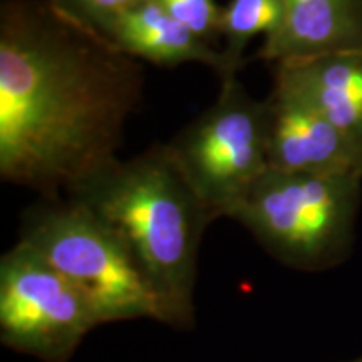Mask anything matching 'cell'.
<instances>
[{"label": "cell", "mask_w": 362, "mask_h": 362, "mask_svg": "<svg viewBox=\"0 0 362 362\" xmlns=\"http://www.w3.org/2000/svg\"><path fill=\"white\" fill-rule=\"evenodd\" d=\"M351 362H362V357H359V359H356V361H351Z\"/></svg>", "instance_id": "obj_14"}, {"label": "cell", "mask_w": 362, "mask_h": 362, "mask_svg": "<svg viewBox=\"0 0 362 362\" xmlns=\"http://www.w3.org/2000/svg\"><path fill=\"white\" fill-rule=\"evenodd\" d=\"M88 25L121 52L138 61L163 67L200 62L211 67L220 79L237 76L223 51H216L214 45L180 24L155 0H141Z\"/></svg>", "instance_id": "obj_8"}, {"label": "cell", "mask_w": 362, "mask_h": 362, "mask_svg": "<svg viewBox=\"0 0 362 362\" xmlns=\"http://www.w3.org/2000/svg\"><path fill=\"white\" fill-rule=\"evenodd\" d=\"M361 181L269 168L230 218L245 226L284 265L329 269L342 262L351 248Z\"/></svg>", "instance_id": "obj_3"}, {"label": "cell", "mask_w": 362, "mask_h": 362, "mask_svg": "<svg viewBox=\"0 0 362 362\" xmlns=\"http://www.w3.org/2000/svg\"><path fill=\"white\" fill-rule=\"evenodd\" d=\"M98 320L84 297L24 242L0 259V339L44 362H66Z\"/></svg>", "instance_id": "obj_6"}, {"label": "cell", "mask_w": 362, "mask_h": 362, "mask_svg": "<svg viewBox=\"0 0 362 362\" xmlns=\"http://www.w3.org/2000/svg\"><path fill=\"white\" fill-rule=\"evenodd\" d=\"M274 86L322 112L362 146V47L279 62Z\"/></svg>", "instance_id": "obj_10"}, {"label": "cell", "mask_w": 362, "mask_h": 362, "mask_svg": "<svg viewBox=\"0 0 362 362\" xmlns=\"http://www.w3.org/2000/svg\"><path fill=\"white\" fill-rule=\"evenodd\" d=\"M54 2L76 19L86 24H93L103 17L124 11L141 0H54Z\"/></svg>", "instance_id": "obj_13"}, {"label": "cell", "mask_w": 362, "mask_h": 362, "mask_svg": "<svg viewBox=\"0 0 362 362\" xmlns=\"http://www.w3.org/2000/svg\"><path fill=\"white\" fill-rule=\"evenodd\" d=\"M215 103L166 143L211 220L230 218L269 170V107L237 76L220 79Z\"/></svg>", "instance_id": "obj_5"}, {"label": "cell", "mask_w": 362, "mask_h": 362, "mask_svg": "<svg viewBox=\"0 0 362 362\" xmlns=\"http://www.w3.org/2000/svg\"><path fill=\"white\" fill-rule=\"evenodd\" d=\"M79 203L119 240L163 312V324L194 322L198 252L211 216L168 146L153 144L117 160L72 189Z\"/></svg>", "instance_id": "obj_2"}, {"label": "cell", "mask_w": 362, "mask_h": 362, "mask_svg": "<svg viewBox=\"0 0 362 362\" xmlns=\"http://www.w3.org/2000/svg\"><path fill=\"white\" fill-rule=\"evenodd\" d=\"M144 69L54 0L0 7V176L61 200L117 160Z\"/></svg>", "instance_id": "obj_1"}, {"label": "cell", "mask_w": 362, "mask_h": 362, "mask_svg": "<svg viewBox=\"0 0 362 362\" xmlns=\"http://www.w3.org/2000/svg\"><path fill=\"white\" fill-rule=\"evenodd\" d=\"M282 19L280 0H230L221 7L218 33L225 39L221 49L233 72L247 62V45L255 35L275 33Z\"/></svg>", "instance_id": "obj_11"}, {"label": "cell", "mask_w": 362, "mask_h": 362, "mask_svg": "<svg viewBox=\"0 0 362 362\" xmlns=\"http://www.w3.org/2000/svg\"><path fill=\"white\" fill-rule=\"evenodd\" d=\"M173 19L214 45L220 37L221 7L215 0H155Z\"/></svg>", "instance_id": "obj_12"}, {"label": "cell", "mask_w": 362, "mask_h": 362, "mask_svg": "<svg viewBox=\"0 0 362 362\" xmlns=\"http://www.w3.org/2000/svg\"><path fill=\"white\" fill-rule=\"evenodd\" d=\"M269 168L362 180V146L322 112L274 86L269 98Z\"/></svg>", "instance_id": "obj_7"}, {"label": "cell", "mask_w": 362, "mask_h": 362, "mask_svg": "<svg viewBox=\"0 0 362 362\" xmlns=\"http://www.w3.org/2000/svg\"><path fill=\"white\" fill-rule=\"evenodd\" d=\"M19 240L69 280L99 325L136 319L163 324L161 307L129 253L79 203L61 198L30 206Z\"/></svg>", "instance_id": "obj_4"}, {"label": "cell", "mask_w": 362, "mask_h": 362, "mask_svg": "<svg viewBox=\"0 0 362 362\" xmlns=\"http://www.w3.org/2000/svg\"><path fill=\"white\" fill-rule=\"evenodd\" d=\"M282 19L257 57L275 66L362 47V0H280Z\"/></svg>", "instance_id": "obj_9"}]
</instances>
